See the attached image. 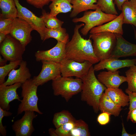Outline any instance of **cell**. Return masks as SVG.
<instances>
[{"label":"cell","instance_id":"obj_24","mask_svg":"<svg viewBox=\"0 0 136 136\" xmlns=\"http://www.w3.org/2000/svg\"><path fill=\"white\" fill-rule=\"evenodd\" d=\"M72 0H52L49 6L50 15L56 16L59 13H67L72 9Z\"/></svg>","mask_w":136,"mask_h":136},{"label":"cell","instance_id":"obj_28","mask_svg":"<svg viewBox=\"0 0 136 136\" xmlns=\"http://www.w3.org/2000/svg\"><path fill=\"white\" fill-rule=\"evenodd\" d=\"M88 125L82 120H76L73 128L71 132L70 136H90Z\"/></svg>","mask_w":136,"mask_h":136},{"label":"cell","instance_id":"obj_13","mask_svg":"<svg viewBox=\"0 0 136 136\" xmlns=\"http://www.w3.org/2000/svg\"><path fill=\"white\" fill-rule=\"evenodd\" d=\"M66 43L57 41L56 44L50 49L38 51L35 54L36 60L37 61L44 60L60 63L65 57Z\"/></svg>","mask_w":136,"mask_h":136},{"label":"cell","instance_id":"obj_39","mask_svg":"<svg viewBox=\"0 0 136 136\" xmlns=\"http://www.w3.org/2000/svg\"><path fill=\"white\" fill-rule=\"evenodd\" d=\"M130 119L133 123H136V108L133 110L129 115L127 116V120L128 121Z\"/></svg>","mask_w":136,"mask_h":136},{"label":"cell","instance_id":"obj_12","mask_svg":"<svg viewBox=\"0 0 136 136\" xmlns=\"http://www.w3.org/2000/svg\"><path fill=\"white\" fill-rule=\"evenodd\" d=\"M37 116L33 111H25L22 118L15 121L12 126L16 136H31L35 130L32 124L33 121Z\"/></svg>","mask_w":136,"mask_h":136},{"label":"cell","instance_id":"obj_37","mask_svg":"<svg viewBox=\"0 0 136 136\" xmlns=\"http://www.w3.org/2000/svg\"><path fill=\"white\" fill-rule=\"evenodd\" d=\"M52 0H26L29 4L38 8L42 9L45 5H48Z\"/></svg>","mask_w":136,"mask_h":136},{"label":"cell","instance_id":"obj_44","mask_svg":"<svg viewBox=\"0 0 136 136\" xmlns=\"http://www.w3.org/2000/svg\"><path fill=\"white\" fill-rule=\"evenodd\" d=\"M6 35L2 33H0V44L5 40Z\"/></svg>","mask_w":136,"mask_h":136},{"label":"cell","instance_id":"obj_22","mask_svg":"<svg viewBox=\"0 0 136 136\" xmlns=\"http://www.w3.org/2000/svg\"><path fill=\"white\" fill-rule=\"evenodd\" d=\"M99 109L101 112H107L110 115L118 116L122 110L121 107L116 105L105 93H104L99 101Z\"/></svg>","mask_w":136,"mask_h":136},{"label":"cell","instance_id":"obj_36","mask_svg":"<svg viewBox=\"0 0 136 136\" xmlns=\"http://www.w3.org/2000/svg\"><path fill=\"white\" fill-rule=\"evenodd\" d=\"M125 91L129 97V111L127 115L128 116L133 110L136 108V92L130 91L126 89Z\"/></svg>","mask_w":136,"mask_h":136},{"label":"cell","instance_id":"obj_26","mask_svg":"<svg viewBox=\"0 0 136 136\" xmlns=\"http://www.w3.org/2000/svg\"><path fill=\"white\" fill-rule=\"evenodd\" d=\"M50 38L55 39L57 41L66 43L69 41V35L66 29L62 27L55 29L46 27L43 41Z\"/></svg>","mask_w":136,"mask_h":136},{"label":"cell","instance_id":"obj_17","mask_svg":"<svg viewBox=\"0 0 136 136\" xmlns=\"http://www.w3.org/2000/svg\"><path fill=\"white\" fill-rule=\"evenodd\" d=\"M27 65L26 61L22 60L19 68L17 70L13 69L9 73L7 79L3 84L5 85L18 83L22 84L30 79L31 75Z\"/></svg>","mask_w":136,"mask_h":136},{"label":"cell","instance_id":"obj_9","mask_svg":"<svg viewBox=\"0 0 136 136\" xmlns=\"http://www.w3.org/2000/svg\"><path fill=\"white\" fill-rule=\"evenodd\" d=\"M41 61L42 65L40 73L32 79L33 83L38 86L61 76L60 63L44 60Z\"/></svg>","mask_w":136,"mask_h":136},{"label":"cell","instance_id":"obj_18","mask_svg":"<svg viewBox=\"0 0 136 136\" xmlns=\"http://www.w3.org/2000/svg\"><path fill=\"white\" fill-rule=\"evenodd\" d=\"M119 71H103L97 75L98 80L107 88H119L123 83L126 82V77L120 76Z\"/></svg>","mask_w":136,"mask_h":136},{"label":"cell","instance_id":"obj_4","mask_svg":"<svg viewBox=\"0 0 136 136\" xmlns=\"http://www.w3.org/2000/svg\"><path fill=\"white\" fill-rule=\"evenodd\" d=\"M52 81L54 95H61L67 102L73 96L81 91L83 82L80 78H74L61 76Z\"/></svg>","mask_w":136,"mask_h":136},{"label":"cell","instance_id":"obj_27","mask_svg":"<svg viewBox=\"0 0 136 136\" xmlns=\"http://www.w3.org/2000/svg\"><path fill=\"white\" fill-rule=\"evenodd\" d=\"M75 119L68 111H62L55 113L53 116L52 122L56 128L70 122H75Z\"/></svg>","mask_w":136,"mask_h":136},{"label":"cell","instance_id":"obj_23","mask_svg":"<svg viewBox=\"0 0 136 136\" xmlns=\"http://www.w3.org/2000/svg\"><path fill=\"white\" fill-rule=\"evenodd\" d=\"M105 93L119 106L124 107L129 105V96L125 94L121 89L107 88Z\"/></svg>","mask_w":136,"mask_h":136},{"label":"cell","instance_id":"obj_15","mask_svg":"<svg viewBox=\"0 0 136 136\" xmlns=\"http://www.w3.org/2000/svg\"><path fill=\"white\" fill-rule=\"evenodd\" d=\"M22 84L18 83L9 85L0 84V107L9 111L10 109L9 104L10 102L14 100L21 101L17 90L21 86Z\"/></svg>","mask_w":136,"mask_h":136},{"label":"cell","instance_id":"obj_40","mask_svg":"<svg viewBox=\"0 0 136 136\" xmlns=\"http://www.w3.org/2000/svg\"><path fill=\"white\" fill-rule=\"evenodd\" d=\"M128 0H114V3L116 5L118 9L121 11L122 4Z\"/></svg>","mask_w":136,"mask_h":136},{"label":"cell","instance_id":"obj_11","mask_svg":"<svg viewBox=\"0 0 136 136\" xmlns=\"http://www.w3.org/2000/svg\"><path fill=\"white\" fill-rule=\"evenodd\" d=\"M33 30L26 21L17 17L14 19L10 34L26 47L32 40L31 33Z\"/></svg>","mask_w":136,"mask_h":136},{"label":"cell","instance_id":"obj_10","mask_svg":"<svg viewBox=\"0 0 136 136\" xmlns=\"http://www.w3.org/2000/svg\"><path fill=\"white\" fill-rule=\"evenodd\" d=\"M18 10L17 17L27 22L39 34L41 39L43 41L46 27L42 18L38 17L32 12L20 3L19 0H14Z\"/></svg>","mask_w":136,"mask_h":136},{"label":"cell","instance_id":"obj_29","mask_svg":"<svg viewBox=\"0 0 136 136\" xmlns=\"http://www.w3.org/2000/svg\"><path fill=\"white\" fill-rule=\"evenodd\" d=\"M42 14L41 17L47 28L55 29L62 27L64 22L57 18L56 16L50 15L49 13L47 12L44 10H42Z\"/></svg>","mask_w":136,"mask_h":136},{"label":"cell","instance_id":"obj_3","mask_svg":"<svg viewBox=\"0 0 136 136\" xmlns=\"http://www.w3.org/2000/svg\"><path fill=\"white\" fill-rule=\"evenodd\" d=\"M89 38L93 41L94 52L99 61L110 57L116 43L115 33L100 32L90 34Z\"/></svg>","mask_w":136,"mask_h":136},{"label":"cell","instance_id":"obj_1","mask_svg":"<svg viewBox=\"0 0 136 136\" xmlns=\"http://www.w3.org/2000/svg\"><path fill=\"white\" fill-rule=\"evenodd\" d=\"M84 25L82 23L76 25L71 40L66 44L65 57L80 62L88 61L93 64L100 61L94 52L91 39H84L79 32V29Z\"/></svg>","mask_w":136,"mask_h":136},{"label":"cell","instance_id":"obj_42","mask_svg":"<svg viewBox=\"0 0 136 136\" xmlns=\"http://www.w3.org/2000/svg\"><path fill=\"white\" fill-rule=\"evenodd\" d=\"M49 133L51 136H58L56 131L55 129L53 128H50L49 129Z\"/></svg>","mask_w":136,"mask_h":136},{"label":"cell","instance_id":"obj_19","mask_svg":"<svg viewBox=\"0 0 136 136\" xmlns=\"http://www.w3.org/2000/svg\"><path fill=\"white\" fill-rule=\"evenodd\" d=\"M124 14L123 12L115 19L104 24L95 27L90 30V34L102 32H108L122 35Z\"/></svg>","mask_w":136,"mask_h":136},{"label":"cell","instance_id":"obj_43","mask_svg":"<svg viewBox=\"0 0 136 136\" xmlns=\"http://www.w3.org/2000/svg\"><path fill=\"white\" fill-rule=\"evenodd\" d=\"M8 60L2 58V56H0V66H2L6 65Z\"/></svg>","mask_w":136,"mask_h":136},{"label":"cell","instance_id":"obj_33","mask_svg":"<svg viewBox=\"0 0 136 136\" xmlns=\"http://www.w3.org/2000/svg\"><path fill=\"white\" fill-rule=\"evenodd\" d=\"M74 125L75 122H70L56 128L55 131L58 136H70L71 131Z\"/></svg>","mask_w":136,"mask_h":136},{"label":"cell","instance_id":"obj_8","mask_svg":"<svg viewBox=\"0 0 136 136\" xmlns=\"http://www.w3.org/2000/svg\"><path fill=\"white\" fill-rule=\"evenodd\" d=\"M61 76L82 79L88 73L93 64L88 61L80 62L65 57L60 62Z\"/></svg>","mask_w":136,"mask_h":136},{"label":"cell","instance_id":"obj_16","mask_svg":"<svg viewBox=\"0 0 136 136\" xmlns=\"http://www.w3.org/2000/svg\"><path fill=\"white\" fill-rule=\"evenodd\" d=\"M136 61V58L120 60L110 58L100 61L93 67L95 71L105 69L109 71H115L120 69L133 66Z\"/></svg>","mask_w":136,"mask_h":136},{"label":"cell","instance_id":"obj_2","mask_svg":"<svg viewBox=\"0 0 136 136\" xmlns=\"http://www.w3.org/2000/svg\"><path fill=\"white\" fill-rule=\"evenodd\" d=\"M92 66L87 74L82 79L83 82L81 99L92 107L94 112L99 111L100 98L107 88L96 77Z\"/></svg>","mask_w":136,"mask_h":136},{"label":"cell","instance_id":"obj_46","mask_svg":"<svg viewBox=\"0 0 136 136\" xmlns=\"http://www.w3.org/2000/svg\"><path fill=\"white\" fill-rule=\"evenodd\" d=\"M135 65L136 66V61L135 63Z\"/></svg>","mask_w":136,"mask_h":136},{"label":"cell","instance_id":"obj_31","mask_svg":"<svg viewBox=\"0 0 136 136\" xmlns=\"http://www.w3.org/2000/svg\"><path fill=\"white\" fill-rule=\"evenodd\" d=\"M96 4L103 12L106 14L118 15L113 0H98Z\"/></svg>","mask_w":136,"mask_h":136},{"label":"cell","instance_id":"obj_6","mask_svg":"<svg viewBox=\"0 0 136 136\" xmlns=\"http://www.w3.org/2000/svg\"><path fill=\"white\" fill-rule=\"evenodd\" d=\"M21 101L17 110V115L27 111H33L40 114L43 113L39 110L38 106V98L37 92L38 86L33 82L32 79L27 80L22 84Z\"/></svg>","mask_w":136,"mask_h":136},{"label":"cell","instance_id":"obj_7","mask_svg":"<svg viewBox=\"0 0 136 136\" xmlns=\"http://www.w3.org/2000/svg\"><path fill=\"white\" fill-rule=\"evenodd\" d=\"M25 47L10 34L6 35L0 44V52L3 58L8 61L22 60V55Z\"/></svg>","mask_w":136,"mask_h":136},{"label":"cell","instance_id":"obj_45","mask_svg":"<svg viewBox=\"0 0 136 136\" xmlns=\"http://www.w3.org/2000/svg\"><path fill=\"white\" fill-rule=\"evenodd\" d=\"M134 33H135V38L136 39V32L134 30ZM135 56H136V54L135 55Z\"/></svg>","mask_w":136,"mask_h":136},{"label":"cell","instance_id":"obj_25","mask_svg":"<svg viewBox=\"0 0 136 136\" xmlns=\"http://www.w3.org/2000/svg\"><path fill=\"white\" fill-rule=\"evenodd\" d=\"M0 17L5 18L17 17L18 10L14 0H0Z\"/></svg>","mask_w":136,"mask_h":136},{"label":"cell","instance_id":"obj_30","mask_svg":"<svg viewBox=\"0 0 136 136\" xmlns=\"http://www.w3.org/2000/svg\"><path fill=\"white\" fill-rule=\"evenodd\" d=\"M125 73L128 85L126 89L130 91L136 92V66L130 67Z\"/></svg>","mask_w":136,"mask_h":136},{"label":"cell","instance_id":"obj_32","mask_svg":"<svg viewBox=\"0 0 136 136\" xmlns=\"http://www.w3.org/2000/svg\"><path fill=\"white\" fill-rule=\"evenodd\" d=\"M21 61H10L8 64L0 66V84H3L5 82L6 76L13 69H15L20 65Z\"/></svg>","mask_w":136,"mask_h":136},{"label":"cell","instance_id":"obj_5","mask_svg":"<svg viewBox=\"0 0 136 136\" xmlns=\"http://www.w3.org/2000/svg\"><path fill=\"white\" fill-rule=\"evenodd\" d=\"M118 16L106 14L103 12L98 7L94 11H85L83 16L74 18L72 21L75 23L82 22L85 23L84 27L81 29L80 31L83 36H86L93 28L111 21Z\"/></svg>","mask_w":136,"mask_h":136},{"label":"cell","instance_id":"obj_14","mask_svg":"<svg viewBox=\"0 0 136 136\" xmlns=\"http://www.w3.org/2000/svg\"><path fill=\"white\" fill-rule=\"evenodd\" d=\"M115 34L116 40V45L110 58L118 59L121 57L135 56L136 44L127 41L121 35Z\"/></svg>","mask_w":136,"mask_h":136},{"label":"cell","instance_id":"obj_20","mask_svg":"<svg viewBox=\"0 0 136 136\" xmlns=\"http://www.w3.org/2000/svg\"><path fill=\"white\" fill-rule=\"evenodd\" d=\"M121 11L124 14L123 23L133 25L136 27V0L125 2Z\"/></svg>","mask_w":136,"mask_h":136},{"label":"cell","instance_id":"obj_35","mask_svg":"<svg viewBox=\"0 0 136 136\" xmlns=\"http://www.w3.org/2000/svg\"><path fill=\"white\" fill-rule=\"evenodd\" d=\"M12 113L9 111L4 110L0 107V133L3 136H5L7 135L6 127L3 125L2 120L4 117H8L11 116Z\"/></svg>","mask_w":136,"mask_h":136},{"label":"cell","instance_id":"obj_38","mask_svg":"<svg viewBox=\"0 0 136 136\" xmlns=\"http://www.w3.org/2000/svg\"><path fill=\"white\" fill-rule=\"evenodd\" d=\"M110 114L107 112H102L98 116L97 118V121L101 125H105L108 123L110 121Z\"/></svg>","mask_w":136,"mask_h":136},{"label":"cell","instance_id":"obj_21","mask_svg":"<svg viewBox=\"0 0 136 136\" xmlns=\"http://www.w3.org/2000/svg\"><path fill=\"white\" fill-rule=\"evenodd\" d=\"M97 0H72L71 3L73 10L70 14L71 18L76 16L80 13L88 10H96L98 7L96 4Z\"/></svg>","mask_w":136,"mask_h":136},{"label":"cell","instance_id":"obj_41","mask_svg":"<svg viewBox=\"0 0 136 136\" xmlns=\"http://www.w3.org/2000/svg\"><path fill=\"white\" fill-rule=\"evenodd\" d=\"M122 132L121 136H136V133L133 134H129L126 131L125 127H124V124L123 122L122 123Z\"/></svg>","mask_w":136,"mask_h":136},{"label":"cell","instance_id":"obj_34","mask_svg":"<svg viewBox=\"0 0 136 136\" xmlns=\"http://www.w3.org/2000/svg\"><path fill=\"white\" fill-rule=\"evenodd\" d=\"M14 19L0 17V33L6 35L10 34Z\"/></svg>","mask_w":136,"mask_h":136}]
</instances>
